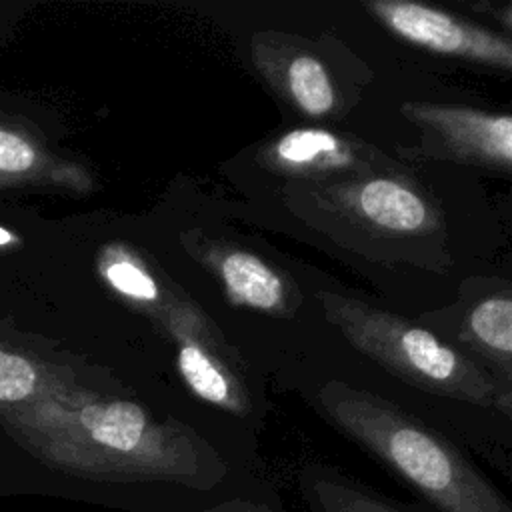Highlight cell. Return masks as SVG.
Returning a JSON list of instances; mask_svg holds the SVG:
<instances>
[{
    "mask_svg": "<svg viewBox=\"0 0 512 512\" xmlns=\"http://www.w3.org/2000/svg\"><path fill=\"white\" fill-rule=\"evenodd\" d=\"M328 420L378 458L426 512H512L510 498L448 438L400 408L340 384L320 392Z\"/></svg>",
    "mask_w": 512,
    "mask_h": 512,
    "instance_id": "cell-2",
    "label": "cell"
},
{
    "mask_svg": "<svg viewBox=\"0 0 512 512\" xmlns=\"http://www.w3.org/2000/svg\"><path fill=\"white\" fill-rule=\"evenodd\" d=\"M102 276L116 292H120L126 298L138 302H154L158 298V286L154 278L130 258L116 256L104 260Z\"/></svg>",
    "mask_w": 512,
    "mask_h": 512,
    "instance_id": "cell-16",
    "label": "cell"
},
{
    "mask_svg": "<svg viewBox=\"0 0 512 512\" xmlns=\"http://www.w3.org/2000/svg\"><path fill=\"white\" fill-rule=\"evenodd\" d=\"M408 116L436 130L450 148L464 158L492 166L510 168L512 162V118L508 114H484L452 106H406Z\"/></svg>",
    "mask_w": 512,
    "mask_h": 512,
    "instance_id": "cell-5",
    "label": "cell"
},
{
    "mask_svg": "<svg viewBox=\"0 0 512 512\" xmlns=\"http://www.w3.org/2000/svg\"><path fill=\"white\" fill-rule=\"evenodd\" d=\"M192 512H284V506L272 486L238 478Z\"/></svg>",
    "mask_w": 512,
    "mask_h": 512,
    "instance_id": "cell-14",
    "label": "cell"
},
{
    "mask_svg": "<svg viewBox=\"0 0 512 512\" xmlns=\"http://www.w3.org/2000/svg\"><path fill=\"white\" fill-rule=\"evenodd\" d=\"M58 390L30 356L0 346V404L20 406Z\"/></svg>",
    "mask_w": 512,
    "mask_h": 512,
    "instance_id": "cell-12",
    "label": "cell"
},
{
    "mask_svg": "<svg viewBox=\"0 0 512 512\" xmlns=\"http://www.w3.org/2000/svg\"><path fill=\"white\" fill-rule=\"evenodd\" d=\"M298 490L308 512H426L328 466L304 468L298 474Z\"/></svg>",
    "mask_w": 512,
    "mask_h": 512,
    "instance_id": "cell-7",
    "label": "cell"
},
{
    "mask_svg": "<svg viewBox=\"0 0 512 512\" xmlns=\"http://www.w3.org/2000/svg\"><path fill=\"white\" fill-rule=\"evenodd\" d=\"M6 428L50 466L116 490L132 512H192L240 476L130 400L82 402L54 390L4 410Z\"/></svg>",
    "mask_w": 512,
    "mask_h": 512,
    "instance_id": "cell-1",
    "label": "cell"
},
{
    "mask_svg": "<svg viewBox=\"0 0 512 512\" xmlns=\"http://www.w3.org/2000/svg\"><path fill=\"white\" fill-rule=\"evenodd\" d=\"M18 242H20V238L12 230L0 226V248H10V246H14Z\"/></svg>",
    "mask_w": 512,
    "mask_h": 512,
    "instance_id": "cell-17",
    "label": "cell"
},
{
    "mask_svg": "<svg viewBox=\"0 0 512 512\" xmlns=\"http://www.w3.org/2000/svg\"><path fill=\"white\" fill-rule=\"evenodd\" d=\"M368 8L404 40L442 54L482 60L508 70L510 42L440 10L414 2H372Z\"/></svg>",
    "mask_w": 512,
    "mask_h": 512,
    "instance_id": "cell-4",
    "label": "cell"
},
{
    "mask_svg": "<svg viewBox=\"0 0 512 512\" xmlns=\"http://www.w3.org/2000/svg\"><path fill=\"white\" fill-rule=\"evenodd\" d=\"M276 156L294 168H328L346 162L342 142L328 130L300 128L282 136Z\"/></svg>",
    "mask_w": 512,
    "mask_h": 512,
    "instance_id": "cell-11",
    "label": "cell"
},
{
    "mask_svg": "<svg viewBox=\"0 0 512 512\" xmlns=\"http://www.w3.org/2000/svg\"><path fill=\"white\" fill-rule=\"evenodd\" d=\"M288 88L306 114L320 116L334 106V90L324 66L312 56H298L288 66Z\"/></svg>",
    "mask_w": 512,
    "mask_h": 512,
    "instance_id": "cell-13",
    "label": "cell"
},
{
    "mask_svg": "<svg viewBox=\"0 0 512 512\" xmlns=\"http://www.w3.org/2000/svg\"><path fill=\"white\" fill-rule=\"evenodd\" d=\"M474 336L504 356L512 352V302L510 298H488L470 314Z\"/></svg>",
    "mask_w": 512,
    "mask_h": 512,
    "instance_id": "cell-15",
    "label": "cell"
},
{
    "mask_svg": "<svg viewBox=\"0 0 512 512\" xmlns=\"http://www.w3.org/2000/svg\"><path fill=\"white\" fill-rule=\"evenodd\" d=\"M322 298L328 318L342 328L348 340L404 380L456 400L492 404L490 380L430 332L342 296L324 294Z\"/></svg>",
    "mask_w": 512,
    "mask_h": 512,
    "instance_id": "cell-3",
    "label": "cell"
},
{
    "mask_svg": "<svg viewBox=\"0 0 512 512\" xmlns=\"http://www.w3.org/2000/svg\"><path fill=\"white\" fill-rule=\"evenodd\" d=\"M220 276L236 304L272 310L282 302L284 288L280 278L248 252L226 254L220 262Z\"/></svg>",
    "mask_w": 512,
    "mask_h": 512,
    "instance_id": "cell-9",
    "label": "cell"
},
{
    "mask_svg": "<svg viewBox=\"0 0 512 512\" xmlns=\"http://www.w3.org/2000/svg\"><path fill=\"white\" fill-rule=\"evenodd\" d=\"M178 368L188 388L200 400L232 414H242L246 410L244 398L236 394L230 380L198 344L184 342L178 348Z\"/></svg>",
    "mask_w": 512,
    "mask_h": 512,
    "instance_id": "cell-10",
    "label": "cell"
},
{
    "mask_svg": "<svg viewBox=\"0 0 512 512\" xmlns=\"http://www.w3.org/2000/svg\"><path fill=\"white\" fill-rule=\"evenodd\" d=\"M360 208L372 222L396 232H414L428 220V210L420 196L384 178L362 186Z\"/></svg>",
    "mask_w": 512,
    "mask_h": 512,
    "instance_id": "cell-8",
    "label": "cell"
},
{
    "mask_svg": "<svg viewBox=\"0 0 512 512\" xmlns=\"http://www.w3.org/2000/svg\"><path fill=\"white\" fill-rule=\"evenodd\" d=\"M80 178L74 164L50 154L30 130L0 118V188L78 186Z\"/></svg>",
    "mask_w": 512,
    "mask_h": 512,
    "instance_id": "cell-6",
    "label": "cell"
}]
</instances>
